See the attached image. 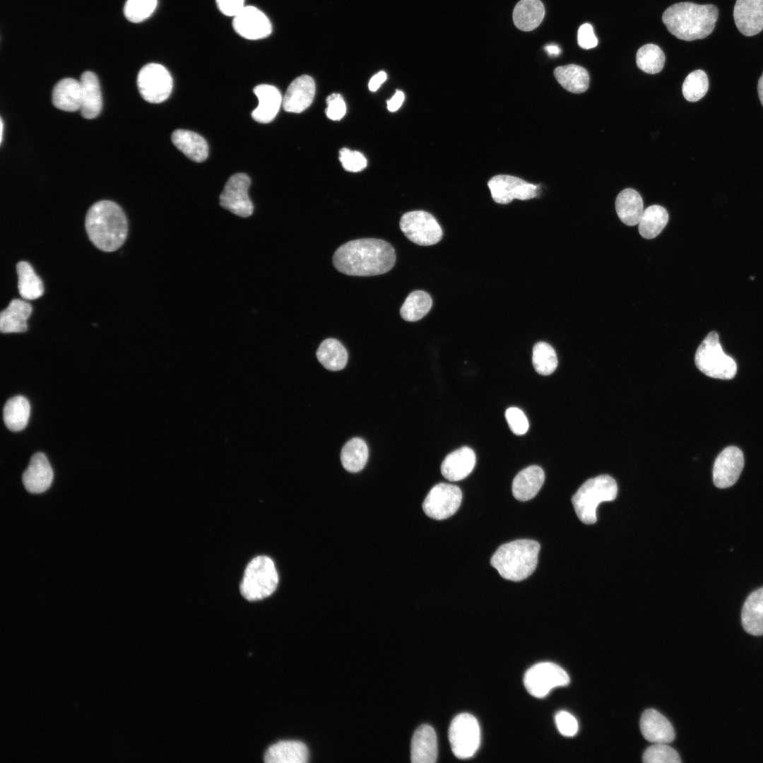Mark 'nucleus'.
<instances>
[{"mask_svg":"<svg viewBox=\"0 0 763 763\" xmlns=\"http://www.w3.org/2000/svg\"><path fill=\"white\" fill-rule=\"evenodd\" d=\"M396 262V252L388 242L376 238L349 241L333 254V264L348 276H372L389 271Z\"/></svg>","mask_w":763,"mask_h":763,"instance_id":"obj_1","label":"nucleus"},{"mask_svg":"<svg viewBox=\"0 0 763 763\" xmlns=\"http://www.w3.org/2000/svg\"><path fill=\"white\" fill-rule=\"evenodd\" d=\"M85 226L91 242L107 252L119 249L128 232L127 219L122 208L108 200L96 202L88 209Z\"/></svg>","mask_w":763,"mask_h":763,"instance_id":"obj_2","label":"nucleus"},{"mask_svg":"<svg viewBox=\"0 0 763 763\" xmlns=\"http://www.w3.org/2000/svg\"><path fill=\"white\" fill-rule=\"evenodd\" d=\"M718 16L714 5L680 2L669 6L663 12L662 20L673 35L692 41L709 36L715 28Z\"/></svg>","mask_w":763,"mask_h":763,"instance_id":"obj_3","label":"nucleus"},{"mask_svg":"<svg viewBox=\"0 0 763 763\" xmlns=\"http://www.w3.org/2000/svg\"><path fill=\"white\" fill-rule=\"evenodd\" d=\"M540 544L535 540L521 539L501 545L492 555L490 563L506 579L519 581L536 569Z\"/></svg>","mask_w":763,"mask_h":763,"instance_id":"obj_4","label":"nucleus"},{"mask_svg":"<svg viewBox=\"0 0 763 763\" xmlns=\"http://www.w3.org/2000/svg\"><path fill=\"white\" fill-rule=\"evenodd\" d=\"M617 494L615 480L608 475H601L587 480L573 495L572 502L580 521L586 524H592L597 520L596 509L598 504L602 502L614 500Z\"/></svg>","mask_w":763,"mask_h":763,"instance_id":"obj_5","label":"nucleus"},{"mask_svg":"<svg viewBox=\"0 0 763 763\" xmlns=\"http://www.w3.org/2000/svg\"><path fill=\"white\" fill-rule=\"evenodd\" d=\"M278 583V576L273 560L265 555L257 556L245 569L240 591L248 601L261 600L275 591Z\"/></svg>","mask_w":763,"mask_h":763,"instance_id":"obj_6","label":"nucleus"},{"mask_svg":"<svg viewBox=\"0 0 763 763\" xmlns=\"http://www.w3.org/2000/svg\"><path fill=\"white\" fill-rule=\"evenodd\" d=\"M694 361L697 368L709 377L731 379L736 374V362L723 352L716 331L710 332L701 343Z\"/></svg>","mask_w":763,"mask_h":763,"instance_id":"obj_7","label":"nucleus"},{"mask_svg":"<svg viewBox=\"0 0 763 763\" xmlns=\"http://www.w3.org/2000/svg\"><path fill=\"white\" fill-rule=\"evenodd\" d=\"M449 740L451 750L456 757L466 759L472 757L480 742V729L477 719L468 713L455 716L449 728Z\"/></svg>","mask_w":763,"mask_h":763,"instance_id":"obj_8","label":"nucleus"},{"mask_svg":"<svg viewBox=\"0 0 763 763\" xmlns=\"http://www.w3.org/2000/svg\"><path fill=\"white\" fill-rule=\"evenodd\" d=\"M399 225L406 237L420 246L435 244L442 237V230L437 220L432 214L424 211L404 213Z\"/></svg>","mask_w":763,"mask_h":763,"instance_id":"obj_9","label":"nucleus"},{"mask_svg":"<svg viewBox=\"0 0 763 763\" xmlns=\"http://www.w3.org/2000/svg\"><path fill=\"white\" fill-rule=\"evenodd\" d=\"M569 677L560 666L541 662L531 666L525 673L524 684L532 696L545 697L553 688L568 685Z\"/></svg>","mask_w":763,"mask_h":763,"instance_id":"obj_10","label":"nucleus"},{"mask_svg":"<svg viewBox=\"0 0 763 763\" xmlns=\"http://www.w3.org/2000/svg\"><path fill=\"white\" fill-rule=\"evenodd\" d=\"M137 85L141 97L146 101L160 103L169 97L173 81L165 67L159 64L150 63L139 71Z\"/></svg>","mask_w":763,"mask_h":763,"instance_id":"obj_11","label":"nucleus"},{"mask_svg":"<svg viewBox=\"0 0 763 763\" xmlns=\"http://www.w3.org/2000/svg\"><path fill=\"white\" fill-rule=\"evenodd\" d=\"M461 500L462 492L458 486L442 483L430 490L423 502L422 509L429 517L442 520L458 510Z\"/></svg>","mask_w":763,"mask_h":763,"instance_id":"obj_12","label":"nucleus"},{"mask_svg":"<svg viewBox=\"0 0 763 763\" xmlns=\"http://www.w3.org/2000/svg\"><path fill=\"white\" fill-rule=\"evenodd\" d=\"M250 184V178L246 174L232 175L220 196L221 206L238 216H250L254 211L253 203L248 195Z\"/></svg>","mask_w":763,"mask_h":763,"instance_id":"obj_13","label":"nucleus"},{"mask_svg":"<svg viewBox=\"0 0 763 763\" xmlns=\"http://www.w3.org/2000/svg\"><path fill=\"white\" fill-rule=\"evenodd\" d=\"M493 200L497 203L507 204L513 199L528 200L538 194V186L511 175H498L487 183Z\"/></svg>","mask_w":763,"mask_h":763,"instance_id":"obj_14","label":"nucleus"},{"mask_svg":"<svg viewBox=\"0 0 763 763\" xmlns=\"http://www.w3.org/2000/svg\"><path fill=\"white\" fill-rule=\"evenodd\" d=\"M744 467L742 451L734 446L724 449L716 457L713 468V481L716 487L726 488L738 480Z\"/></svg>","mask_w":763,"mask_h":763,"instance_id":"obj_15","label":"nucleus"},{"mask_svg":"<svg viewBox=\"0 0 763 763\" xmlns=\"http://www.w3.org/2000/svg\"><path fill=\"white\" fill-rule=\"evenodd\" d=\"M235 30L242 37L249 40H259L268 37L272 32V25L268 17L254 6H244L233 17Z\"/></svg>","mask_w":763,"mask_h":763,"instance_id":"obj_16","label":"nucleus"},{"mask_svg":"<svg viewBox=\"0 0 763 763\" xmlns=\"http://www.w3.org/2000/svg\"><path fill=\"white\" fill-rule=\"evenodd\" d=\"M733 18L743 35L758 34L763 30V0H736Z\"/></svg>","mask_w":763,"mask_h":763,"instance_id":"obj_17","label":"nucleus"},{"mask_svg":"<svg viewBox=\"0 0 763 763\" xmlns=\"http://www.w3.org/2000/svg\"><path fill=\"white\" fill-rule=\"evenodd\" d=\"M53 478L54 473L50 463L42 452L32 455L22 476L25 489L36 494L46 491L50 487Z\"/></svg>","mask_w":763,"mask_h":763,"instance_id":"obj_18","label":"nucleus"},{"mask_svg":"<svg viewBox=\"0 0 763 763\" xmlns=\"http://www.w3.org/2000/svg\"><path fill=\"white\" fill-rule=\"evenodd\" d=\"M315 94V83L307 75L294 79L283 97V107L288 112L300 113L312 102Z\"/></svg>","mask_w":763,"mask_h":763,"instance_id":"obj_19","label":"nucleus"},{"mask_svg":"<svg viewBox=\"0 0 763 763\" xmlns=\"http://www.w3.org/2000/svg\"><path fill=\"white\" fill-rule=\"evenodd\" d=\"M643 736L653 743H669L675 738V732L669 721L655 709L644 711L640 719Z\"/></svg>","mask_w":763,"mask_h":763,"instance_id":"obj_20","label":"nucleus"},{"mask_svg":"<svg viewBox=\"0 0 763 763\" xmlns=\"http://www.w3.org/2000/svg\"><path fill=\"white\" fill-rule=\"evenodd\" d=\"M437 757V740L434 730L424 724L414 732L411 740L410 760L413 763H433Z\"/></svg>","mask_w":763,"mask_h":763,"instance_id":"obj_21","label":"nucleus"},{"mask_svg":"<svg viewBox=\"0 0 763 763\" xmlns=\"http://www.w3.org/2000/svg\"><path fill=\"white\" fill-rule=\"evenodd\" d=\"M475 461V454L472 449L461 447L445 457L441 466L442 474L450 481L463 480L471 473Z\"/></svg>","mask_w":763,"mask_h":763,"instance_id":"obj_22","label":"nucleus"},{"mask_svg":"<svg viewBox=\"0 0 763 763\" xmlns=\"http://www.w3.org/2000/svg\"><path fill=\"white\" fill-rule=\"evenodd\" d=\"M254 93L259 100V105L252 111V117L259 123L271 122L277 115L283 103L280 92L272 85L260 84L254 88Z\"/></svg>","mask_w":763,"mask_h":763,"instance_id":"obj_23","label":"nucleus"},{"mask_svg":"<svg viewBox=\"0 0 763 763\" xmlns=\"http://www.w3.org/2000/svg\"><path fill=\"white\" fill-rule=\"evenodd\" d=\"M81 85V114L85 119H94L101 112L102 93L97 76L91 71H85L80 79Z\"/></svg>","mask_w":763,"mask_h":763,"instance_id":"obj_24","label":"nucleus"},{"mask_svg":"<svg viewBox=\"0 0 763 763\" xmlns=\"http://www.w3.org/2000/svg\"><path fill=\"white\" fill-rule=\"evenodd\" d=\"M545 480L543 470L538 466H530L521 471L512 483V493L519 501L533 498L540 490Z\"/></svg>","mask_w":763,"mask_h":763,"instance_id":"obj_25","label":"nucleus"},{"mask_svg":"<svg viewBox=\"0 0 763 763\" xmlns=\"http://www.w3.org/2000/svg\"><path fill=\"white\" fill-rule=\"evenodd\" d=\"M32 311L31 304L20 299H13L0 314V330L2 333H21L28 330L27 321Z\"/></svg>","mask_w":763,"mask_h":763,"instance_id":"obj_26","label":"nucleus"},{"mask_svg":"<svg viewBox=\"0 0 763 763\" xmlns=\"http://www.w3.org/2000/svg\"><path fill=\"white\" fill-rule=\"evenodd\" d=\"M309 752L302 742L285 740L278 742L266 750L264 760L267 763H304L308 761Z\"/></svg>","mask_w":763,"mask_h":763,"instance_id":"obj_27","label":"nucleus"},{"mask_svg":"<svg viewBox=\"0 0 763 763\" xmlns=\"http://www.w3.org/2000/svg\"><path fill=\"white\" fill-rule=\"evenodd\" d=\"M80 81L71 78L60 80L54 87L52 102L55 107L66 112H75L81 105Z\"/></svg>","mask_w":763,"mask_h":763,"instance_id":"obj_28","label":"nucleus"},{"mask_svg":"<svg viewBox=\"0 0 763 763\" xmlns=\"http://www.w3.org/2000/svg\"><path fill=\"white\" fill-rule=\"evenodd\" d=\"M173 144L187 157L196 162L208 155V146L203 137L189 130L177 129L172 134Z\"/></svg>","mask_w":763,"mask_h":763,"instance_id":"obj_29","label":"nucleus"},{"mask_svg":"<svg viewBox=\"0 0 763 763\" xmlns=\"http://www.w3.org/2000/svg\"><path fill=\"white\" fill-rule=\"evenodd\" d=\"M741 620L746 632L755 636L763 635V587L747 598L743 606Z\"/></svg>","mask_w":763,"mask_h":763,"instance_id":"obj_30","label":"nucleus"},{"mask_svg":"<svg viewBox=\"0 0 763 763\" xmlns=\"http://www.w3.org/2000/svg\"><path fill=\"white\" fill-rule=\"evenodd\" d=\"M615 209L623 223L629 226L637 225L644 210L642 198L636 190L625 189L616 198Z\"/></svg>","mask_w":763,"mask_h":763,"instance_id":"obj_31","label":"nucleus"},{"mask_svg":"<svg viewBox=\"0 0 763 763\" xmlns=\"http://www.w3.org/2000/svg\"><path fill=\"white\" fill-rule=\"evenodd\" d=\"M545 16V8L540 0H520L513 11L514 25L521 30L536 28Z\"/></svg>","mask_w":763,"mask_h":763,"instance_id":"obj_32","label":"nucleus"},{"mask_svg":"<svg viewBox=\"0 0 763 763\" xmlns=\"http://www.w3.org/2000/svg\"><path fill=\"white\" fill-rule=\"evenodd\" d=\"M554 76L565 90L573 93H584L589 85L588 71L576 64L558 66L554 70Z\"/></svg>","mask_w":763,"mask_h":763,"instance_id":"obj_33","label":"nucleus"},{"mask_svg":"<svg viewBox=\"0 0 763 763\" xmlns=\"http://www.w3.org/2000/svg\"><path fill=\"white\" fill-rule=\"evenodd\" d=\"M30 406L23 396H16L7 401L3 410V418L7 428L13 432L23 430L28 425Z\"/></svg>","mask_w":763,"mask_h":763,"instance_id":"obj_34","label":"nucleus"},{"mask_svg":"<svg viewBox=\"0 0 763 763\" xmlns=\"http://www.w3.org/2000/svg\"><path fill=\"white\" fill-rule=\"evenodd\" d=\"M317 357L325 368L331 371L343 369L348 361L346 349L335 338L323 341L317 350Z\"/></svg>","mask_w":763,"mask_h":763,"instance_id":"obj_35","label":"nucleus"},{"mask_svg":"<svg viewBox=\"0 0 763 763\" xmlns=\"http://www.w3.org/2000/svg\"><path fill=\"white\" fill-rule=\"evenodd\" d=\"M18 288L20 297L25 300H35L44 293L41 278L35 273L30 263L22 261L16 265Z\"/></svg>","mask_w":763,"mask_h":763,"instance_id":"obj_36","label":"nucleus"},{"mask_svg":"<svg viewBox=\"0 0 763 763\" xmlns=\"http://www.w3.org/2000/svg\"><path fill=\"white\" fill-rule=\"evenodd\" d=\"M668 221L667 211L659 205H653L645 210L638 223L640 235L646 239L657 237Z\"/></svg>","mask_w":763,"mask_h":763,"instance_id":"obj_37","label":"nucleus"},{"mask_svg":"<svg viewBox=\"0 0 763 763\" xmlns=\"http://www.w3.org/2000/svg\"><path fill=\"white\" fill-rule=\"evenodd\" d=\"M367 459V446L365 442L359 437H354L349 440L341 450L342 465L350 473H356L363 469Z\"/></svg>","mask_w":763,"mask_h":763,"instance_id":"obj_38","label":"nucleus"},{"mask_svg":"<svg viewBox=\"0 0 763 763\" xmlns=\"http://www.w3.org/2000/svg\"><path fill=\"white\" fill-rule=\"evenodd\" d=\"M432 304V298L427 292L415 290L406 298L400 309V314L406 321H416L429 312Z\"/></svg>","mask_w":763,"mask_h":763,"instance_id":"obj_39","label":"nucleus"},{"mask_svg":"<svg viewBox=\"0 0 763 763\" xmlns=\"http://www.w3.org/2000/svg\"><path fill=\"white\" fill-rule=\"evenodd\" d=\"M665 54L656 45L646 44L637 52L636 62L639 69L651 74L660 72L665 64Z\"/></svg>","mask_w":763,"mask_h":763,"instance_id":"obj_40","label":"nucleus"},{"mask_svg":"<svg viewBox=\"0 0 763 763\" xmlns=\"http://www.w3.org/2000/svg\"><path fill=\"white\" fill-rule=\"evenodd\" d=\"M533 365L541 375L552 374L557 367V357L554 348L548 343L538 342L533 348Z\"/></svg>","mask_w":763,"mask_h":763,"instance_id":"obj_41","label":"nucleus"},{"mask_svg":"<svg viewBox=\"0 0 763 763\" xmlns=\"http://www.w3.org/2000/svg\"><path fill=\"white\" fill-rule=\"evenodd\" d=\"M708 88L706 73L698 69L691 72L685 78L682 84V94L687 101L696 102L706 95Z\"/></svg>","mask_w":763,"mask_h":763,"instance_id":"obj_42","label":"nucleus"},{"mask_svg":"<svg viewBox=\"0 0 763 763\" xmlns=\"http://www.w3.org/2000/svg\"><path fill=\"white\" fill-rule=\"evenodd\" d=\"M157 4L158 0H126L124 13L129 21L139 23L153 13Z\"/></svg>","mask_w":763,"mask_h":763,"instance_id":"obj_43","label":"nucleus"},{"mask_svg":"<svg viewBox=\"0 0 763 763\" xmlns=\"http://www.w3.org/2000/svg\"><path fill=\"white\" fill-rule=\"evenodd\" d=\"M642 760L646 763H678L679 755L668 743H654L644 752Z\"/></svg>","mask_w":763,"mask_h":763,"instance_id":"obj_44","label":"nucleus"},{"mask_svg":"<svg viewBox=\"0 0 763 763\" xmlns=\"http://www.w3.org/2000/svg\"><path fill=\"white\" fill-rule=\"evenodd\" d=\"M339 160L343 168L352 172H360L367 165V159L362 153L346 148L340 150Z\"/></svg>","mask_w":763,"mask_h":763,"instance_id":"obj_45","label":"nucleus"},{"mask_svg":"<svg viewBox=\"0 0 763 763\" xmlns=\"http://www.w3.org/2000/svg\"><path fill=\"white\" fill-rule=\"evenodd\" d=\"M505 418L510 430L516 435H522L528 430V421L524 412L516 408L511 407L507 409Z\"/></svg>","mask_w":763,"mask_h":763,"instance_id":"obj_46","label":"nucleus"},{"mask_svg":"<svg viewBox=\"0 0 763 763\" xmlns=\"http://www.w3.org/2000/svg\"><path fill=\"white\" fill-rule=\"evenodd\" d=\"M555 723L560 733L568 737L574 736L578 731V722L575 717L567 711H560L555 715Z\"/></svg>","mask_w":763,"mask_h":763,"instance_id":"obj_47","label":"nucleus"},{"mask_svg":"<svg viewBox=\"0 0 763 763\" xmlns=\"http://www.w3.org/2000/svg\"><path fill=\"white\" fill-rule=\"evenodd\" d=\"M327 107L325 112L331 120H340L345 114V102L339 93H332L326 98Z\"/></svg>","mask_w":763,"mask_h":763,"instance_id":"obj_48","label":"nucleus"},{"mask_svg":"<svg viewBox=\"0 0 763 763\" xmlns=\"http://www.w3.org/2000/svg\"><path fill=\"white\" fill-rule=\"evenodd\" d=\"M577 42L579 47L585 49L596 47L598 39L591 24L586 23L579 27L577 33Z\"/></svg>","mask_w":763,"mask_h":763,"instance_id":"obj_49","label":"nucleus"},{"mask_svg":"<svg viewBox=\"0 0 763 763\" xmlns=\"http://www.w3.org/2000/svg\"><path fill=\"white\" fill-rule=\"evenodd\" d=\"M219 10L225 16H235L245 6L244 0H216Z\"/></svg>","mask_w":763,"mask_h":763,"instance_id":"obj_50","label":"nucleus"},{"mask_svg":"<svg viewBox=\"0 0 763 763\" xmlns=\"http://www.w3.org/2000/svg\"><path fill=\"white\" fill-rule=\"evenodd\" d=\"M404 94L401 90H397L393 97L387 100V109L390 112H396L402 105L404 100Z\"/></svg>","mask_w":763,"mask_h":763,"instance_id":"obj_51","label":"nucleus"},{"mask_svg":"<svg viewBox=\"0 0 763 763\" xmlns=\"http://www.w3.org/2000/svg\"><path fill=\"white\" fill-rule=\"evenodd\" d=\"M386 73L384 71H379L370 79L368 87L371 91H376L381 85L386 81Z\"/></svg>","mask_w":763,"mask_h":763,"instance_id":"obj_52","label":"nucleus"},{"mask_svg":"<svg viewBox=\"0 0 763 763\" xmlns=\"http://www.w3.org/2000/svg\"><path fill=\"white\" fill-rule=\"evenodd\" d=\"M545 51L551 57L558 56L560 52V48L555 45H549L545 47Z\"/></svg>","mask_w":763,"mask_h":763,"instance_id":"obj_53","label":"nucleus"},{"mask_svg":"<svg viewBox=\"0 0 763 763\" xmlns=\"http://www.w3.org/2000/svg\"><path fill=\"white\" fill-rule=\"evenodd\" d=\"M757 92L761 104L763 106V73L758 81Z\"/></svg>","mask_w":763,"mask_h":763,"instance_id":"obj_54","label":"nucleus"},{"mask_svg":"<svg viewBox=\"0 0 763 763\" xmlns=\"http://www.w3.org/2000/svg\"><path fill=\"white\" fill-rule=\"evenodd\" d=\"M3 130H4V122H3L2 118H1V136H1V143L2 142Z\"/></svg>","mask_w":763,"mask_h":763,"instance_id":"obj_55","label":"nucleus"}]
</instances>
